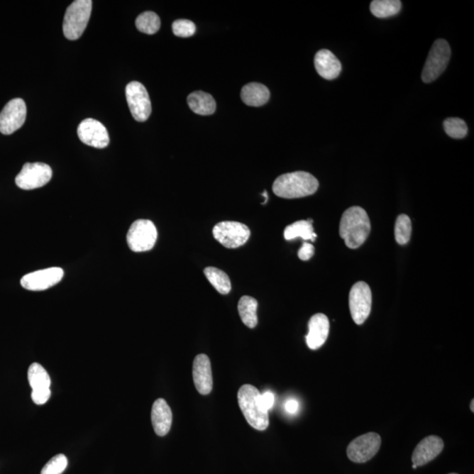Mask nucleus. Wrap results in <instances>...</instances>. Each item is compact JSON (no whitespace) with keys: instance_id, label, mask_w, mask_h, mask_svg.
<instances>
[{"instance_id":"obj_30","label":"nucleus","mask_w":474,"mask_h":474,"mask_svg":"<svg viewBox=\"0 0 474 474\" xmlns=\"http://www.w3.org/2000/svg\"><path fill=\"white\" fill-rule=\"evenodd\" d=\"M68 465V459L64 454L52 458L42 470L40 474H62Z\"/></svg>"},{"instance_id":"obj_36","label":"nucleus","mask_w":474,"mask_h":474,"mask_svg":"<svg viewBox=\"0 0 474 474\" xmlns=\"http://www.w3.org/2000/svg\"><path fill=\"white\" fill-rule=\"evenodd\" d=\"M262 196H264V197H265V202L263 203V204H265V203L268 202V192L264 191V192H263V194H262Z\"/></svg>"},{"instance_id":"obj_14","label":"nucleus","mask_w":474,"mask_h":474,"mask_svg":"<svg viewBox=\"0 0 474 474\" xmlns=\"http://www.w3.org/2000/svg\"><path fill=\"white\" fill-rule=\"evenodd\" d=\"M64 274L60 268L40 270L22 277L21 285L29 291H44L60 282Z\"/></svg>"},{"instance_id":"obj_39","label":"nucleus","mask_w":474,"mask_h":474,"mask_svg":"<svg viewBox=\"0 0 474 474\" xmlns=\"http://www.w3.org/2000/svg\"><path fill=\"white\" fill-rule=\"evenodd\" d=\"M451 474H457V473H451Z\"/></svg>"},{"instance_id":"obj_13","label":"nucleus","mask_w":474,"mask_h":474,"mask_svg":"<svg viewBox=\"0 0 474 474\" xmlns=\"http://www.w3.org/2000/svg\"><path fill=\"white\" fill-rule=\"evenodd\" d=\"M81 142L96 149L109 146L110 138L105 126L94 118H85L77 128Z\"/></svg>"},{"instance_id":"obj_15","label":"nucleus","mask_w":474,"mask_h":474,"mask_svg":"<svg viewBox=\"0 0 474 474\" xmlns=\"http://www.w3.org/2000/svg\"><path fill=\"white\" fill-rule=\"evenodd\" d=\"M192 377L196 390L202 395H209L213 390L212 368L209 358L199 354L194 358L192 365Z\"/></svg>"},{"instance_id":"obj_22","label":"nucleus","mask_w":474,"mask_h":474,"mask_svg":"<svg viewBox=\"0 0 474 474\" xmlns=\"http://www.w3.org/2000/svg\"><path fill=\"white\" fill-rule=\"evenodd\" d=\"M285 239L287 241L294 240L301 237L303 240L316 241L317 235L314 231L313 221H298L287 226L284 231Z\"/></svg>"},{"instance_id":"obj_23","label":"nucleus","mask_w":474,"mask_h":474,"mask_svg":"<svg viewBox=\"0 0 474 474\" xmlns=\"http://www.w3.org/2000/svg\"><path fill=\"white\" fill-rule=\"evenodd\" d=\"M258 303L257 299L250 296H243L238 303V312L241 319L248 328L254 329L258 325Z\"/></svg>"},{"instance_id":"obj_7","label":"nucleus","mask_w":474,"mask_h":474,"mask_svg":"<svg viewBox=\"0 0 474 474\" xmlns=\"http://www.w3.org/2000/svg\"><path fill=\"white\" fill-rule=\"evenodd\" d=\"M214 238L228 249H236L247 243L250 236V228L238 221H221L213 229Z\"/></svg>"},{"instance_id":"obj_2","label":"nucleus","mask_w":474,"mask_h":474,"mask_svg":"<svg viewBox=\"0 0 474 474\" xmlns=\"http://www.w3.org/2000/svg\"><path fill=\"white\" fill-rule=\"evenodd\" d=\"M319 182L312 174L295 172L283 174L274 181V194L284 199L307 197L316 192Z\"/></svg>"},{"instance_id":"obj_21","label":"nucleus","mask_w":474,"mask_h":474,"mask_svg":"<svg viewBox=\"0 0 474 474\" xmlns=\"http://www.w3.org/2000/svg\"><path fill=\"white\" fill-rule=\"evenodd\" d=\"M241 97L248 106H261L268 102L270 91L264 84L250 83L243 87Z\"/></svg>"},{"instance_id":"obj_19","label":"nucleus","mask_w":474,"mask_h":474,"mask_svg":"<svg viewBox=\"0 0 474 474\" xmlns=\"http://www.w3.org/2000/svg\"><path fill=\"white\" fill-rule=\"evenodd\" d=\"M151 421L155 434L159 436L167 435L172 424V409L164 399H158L151 410Z\"/></svg>"},{"instance_id":"obj_38","label":"nucleus","mask_w":474,"mask_h":474,"mask_svg":"<svg viewBox=\"0 0 474 474\" xmlns=\"http://www.w3.org/2000/svg\"><path fill=\"white\" fill-rule=\"evenodd\" d=\"M417 468H418L417 465L413 464V465H412L413 469H417Z\"/></svg>"},{"instance_id":"obj_31","label":"nucleus","mask_w":474,"mask_h":474,"mask_svg":"<svg viewBox=\"0 0 474 474\" xmlns=\"http://www.w3.org/2000/svg\"><path fill=\"white\" fill-rule=\"evenodd\" d=\"M173 34L181 38H188L195 34L196 26L188 20H177L172 24Z\"/></svg>"},{"instance_id":"obj_34","label":"nucleus","mask_w":474,"mask_h":474,"mask_svg":"<svg viewBox=\"0 0 474 474\" xmlns=\"http://www.w3.org/2000/svg\"><path fill=\"white\" fill-rule=\"evenodd\" d=\"M314 254V247L312 244L309 243H303L302 247L299 249L298 253V257L302 261L309 260L311 258L313 257Z\"/></svg>"},{"instance_id":"obj_33","label":"nucleus","mask_w":474,"mask_h":474,"mask_svg":"<svg viewBox=\"0 0 474 474\" xmlns=\"http://www.w3.org/2000/svg\"><path fill=\"white\" fill-rule=\"evenodd\" d=\"M274 402H275V397H274L272 392H265L264 394L259 395V402H260L263 409L265 411H269L272 409Z\"/></svg>"},{"instance_id":"obj_6","label":"nucleus","mask_w":474,"mask_h":474,"mask_svg":"<svg viewBox=\"0 0 474 474\" xmlns=\"http://www.w3.org/2000/svg\"><path fill=\"white\" fill-rule=\"evenodd\" d=\"M158 239V231L150 220H137L129 228L127 242L129 249L134 253L153 249Z\"/></svg>"},{"instance_id":"obj_25","label":"nucleus","mask_w":474,"mask_h":474,"mask_svg":"<svg viewBox=\"0 0 474 474\" xmlns=\"http://www.w3.org/2000/svg\"><path fill=\"white\" fill-rule=\"evenodd\" d=\"M402 9V2L399 0H374L370 10L374 16L384 18L396 16Z\"/></svg>"},{"instance_id":"obj_35","label":"nucleus","mask_w":474,"mask_h":474,"mask_svg":"<svg viewBox=\"0 0 474 474\" xmlns=\"http://www.w3.org/2000/svg\"><path fill=\"white\" fill-rule=\"evenodd\" d=\"M285 409H286L287 412L289 414H296L299 410V402L294 399H288L286 404H285Z\"/></svg>"},{"instance_id":"obj_10","label":"nucleus","mask_w":474,"mask_h":474,"mask_svg":"<svg viewBox=\"0 0 474 474\" xmlns=\"http://www.w3.org/2000/svg\"><path fill=\"white\" fill-rule=\"evenodd\" d=\"M126 98L132 116L139 122H144L150 116L151 102L149 94L143 84L133 81L126 87Z\"/></svg>"},{"instance_id":"obj_9","label":"nucleus","mask_w":474,"mask_h":474,"mask_svg":"<svg viewBox=\"0 0 474 474\" xmlns=\"http://www.w3.org/2000/svg\"><path fill=\"white\" fill-rule=\"evenodd\" d=\"M52 174L50 165L43 162H27L18 174L16 183L23 190H34L49 183Z\"/></svg>"},{"instance_id":"obj_32","label":"nucleus","mask_w":474,"mask_h":474,"mask_svg":"<svg viewBox=\"0 0 474 474\" xmlns=\"http://www.w3.org/2000/svg\"><path fill=\"white\" fill-rule=\"evenodd\" d=\"M50 395L51 391L50 388H49V390L32 391L31 398L35 404L43 405L49 401Z\"/></svg>"},{"instance_id":"obj_24","label":"nucleus","mask_w":474,"mask_h":474,"mask_svg":"<svg viewBox=\"0 0 474 474\" xmlns=\"http://www.w3.org/2000/svg\"><path fill=\"white\" fill-rule=\"evenodd\" d=\"M28 379L32 391L49 390L51 380L49 373L38 363H34L29 366Z\"/></svg>"},{"instance_id":"obj_4","label":"nucleus","mask_w":474,"mask_h":474,"mask_svg":"<svg viewBox=\"0 0 474 474\" xmlns=\"http://www.w3.org/2000/svg\"><path fill=\"white\" fill-rule=\"evenodd\" d=\"M92 9L91 0H76L66 10L62 31L66 38L75 40L80 38L87 27Z\"/></svg>"},{"instance_id":"obj_17","label":"nucleus","mask_w":474,"mask_h":474,"mask_svg":"<svg viewBox=\"0 0 474 474\" xmlns=\"http://www.w3.org/2000/svg\"><path fill=\"white\" fill-rule=\"evenodd\" d=\"M329 333V321L324 314H314L309 322V334L306 336L307 346L311 350H318L327 340Z\"/></svg>"},{"instance_id":"obj_12","label":"nucleus","mask_w":474,"mask_h":474,"mask_svg":"<svg viewBox=\"0 0 474 474\" xmlns=\"http://www.w3.org/2000/svg\"><path fill=\"white\" fill-rule=\"evenodd\" d=\"M27 106L22 99H13L6 104L0 113V132L11 135L24 125Z\"/></svg>"},{"instance_id":"obj_3","label":"nucleus","mask_w":474,"mask_h":474,"mask_svg":"<svg viewBox=\"0 0 474 474\" xmlns=\"http://www.w3.org/2000/svg\"><path fill=\"white\" fill-rule=\"evenodd\" d=\"M260 392L253 385H243L241 387L237 398L241 410L248 424L258 431H265L269 426L268 411L263 409L259 402Z\"/></svg>"},{"instance_id":"obj_20","label":"nucleus","mask_w":474,"mask_h":474,"mask_svg":"<svg viewBox=\"0 0 474 474\" xmlns=\"http://www.w3.org/2000/svg\"><path fill=\"white\" fill-rule=\"evenodd\" d=\"M187 103L192 112L199 116H211L216 109V102L212 95L202 91L192 92L188 96Z\"/></svg>"},{"instance_id":"obj_5","label":"nucleus","mask_w":474,"mask_h":474,"mask_svg":"<svg viewBox=\"0 0 474 474\" xmlns=\"http://www.w3.org/2000/svg\"><path fill=\"white\" fill-rule=\"evenodd\" d=\"M451 58V48L446 40H436L426 60L421 79L426 84L438 79L446 70Z\"/></svg>"},{"instance_id":"obj_37","label":"nucleus","mask_w":474,"mask_h":474,"mask_svg":"<svg viewBox=\"0 0 474 474\" xmlns=\"http://www.w3.org/2000/svg\"><path fill=\"white\" fill-rule=\"evenodd\" d=\"M473 406H474V399H473L472 403H471V409H472L473 412V411H474V407H473Z\"/></svg>"},{"instance_id":"obj_18","label":"nucleus","mask_w":474,"mask_h":474,"mask_svg":"<svg viewBox=\"0 0 474 474\" xmlns=\"http://www.w3.org/2000/svg\"><path fill=\"white\" fill-rule=\"evenodd\" d=\"M314 67L324 79L333 80L339 76L342 65L331 51L321 50L314 57Z\"/></svg>"},{"instance_id":"obj_16","label":"nucleus","mask_w":474,"mask_h":474,"mask_svg":"<svg viewBox=\"0 0 474 474\" xmlns=\"http://www.w3.org/2000/svg\"><path fill=\"white\" fill-rule=\"evenodd\" d=\"M443 441L439 436H429L417 444L412 455L413 464L417 466L424 465L433 461L442 453Z\"/></svg>"},{"instance_id":"obj_8","label":"nucleus","mask_w":474,"mask_h":474,"mask_svg":"<svg viewBox=\"0 0 474 474\" xmlns=\"http://www.w3.org/2000/svg\"><path fill=\"white\" fill-rule=\"evenodd\" d=\"M373 295L371 288L365 282L356 283L351 289L349 305L351 317L356 324L361 325L371 313Z\"/></svg>"},{"instance_id":"obj_28","label":"nucleus","mask_w":474,"mask_h":474,"mask_svg":"<svg viewBox=\"0 0 474 474\" xmlns=\"http://www.w3.org/2000/svg\"><path fill=\"white\" fill-rule=\"evenodd\" d=\"M412 233V224L410 218L406 214H401L395 221V236L396 242L401 246H405L409 242Z\"/></svg>"},{"instance_id":"obj_29","label":"nucleus","mask_w":474,"mask_h":474,"mask_svg":"<svg viewBox=\"0 0 474 474\" xmlns=\"http://www.w3.org/2000/svg\"><path fill=\"white\" fill-rule=\"evenodd\" d=\"M446 134L453 139L465 138L468 133V126L461 118H448L443 121Z\"/></svg>"},{"instance_id":"obj_1","label":"nucleus","mask_w":474,"mask_h":474,"mask_svg":"<svg viewBox=\"0 0 474 474\" xmlns=\"http://www.w3.org/2000/svg\"><path fill=\"white\" fill-rule=\"evenodd\" d=\"M371 232L368 214L360 206H351L343 214L339 226L340 236L350 249H358Z\"/></svg>"},{"instance_id":"obj_11","label":"nucleus","mask_w":474,"mask_h":474,"mask_svg":"<svg viewBox=\"0 0 474 474\" xmlns=\"http://www.w3.org/2000/svg\"><path fill=\"white\" fill-rule=\"evenodd\" d=\"M381 438L377 433L370 432L351 441L347 448L348 458L355 463H365L379 451Z\"/></svg>"},{"instance_id":"obj_27","label":"nucleus","mask_w":474,"mask_h":474,"mask_svg":"<svg viewBox=\"0 0 474 474\" xmlns=\"http://www.w3.org/2000/svg\"><path fill=\"white\" fill-rule=\"evenodd\" d=\"M136 26L140 32L147 35H154L160 29V18L153 12L143 13L137 17Z\"/></svg>"},{"instance_id":"obj_26","label":"nucleus","mask_w":474,"mask_h":474,"mask_svg":"<svg viewBox=\"0 0 474 474\" xmlns=\"http://www.w3.org/2000/svg\"><path fill=\"white\" fill-rule=\"evenodd\" d=\"M204 274L207 280L221 294H228L231 291V279L221 270L216 268H206L204 270Z\"/></svg>"}]
</instances>
